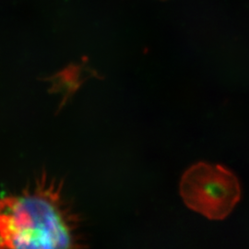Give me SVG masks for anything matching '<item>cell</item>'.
Returning a JSON list of instances; mask_svg holds the SVG:
<instances>
[{"instance_id": "cell-1", "label": "cell", "mask_w": 249, "mask_h": 249, "mask_svg": "<svg viewBox=\"0 0 249 249\" xmlns=\"http://www.w3.org/2000/svg\"><path fill=\"white\" fill-rule=\"evenodd\" d=\"M82 222L62 181L43 174L18 195L0 198V249L84 248Z\"/></svg>"}, {"instance_id": "cell-2", "label": "cell", "mask_w": 249, "mask_h": 249, "mask_svg": "<svg viewBox=\"0 0 249 249\" xmlns=\"http://www.w3.org/2000/svg\"><path fill=\"white\" fill-rule=\"evenodd\" d=\"M180 194L190 210L210 220H223L240 200V183L230 170L200 161L184 173Z\"/></svg>"}, {"instance_id": "cell-3", "label": "cell", "mask_w": 249, "mask_h": 249, "mask_svg": "<svg viewBox=\"0 0 249 249\" xmlns=\"http://www.w3.org/2000/svg\"><path fill=\"white\" fill-rule=\"evenodd\" d=\"M84 70L85 68L83 66L72 65L64 71L54 75L50 80L53 82L54 90L62 93L64 96L62 104L71 97L85 80L92 76V74L84 75Z\"/></svg>"}]
</instances>
